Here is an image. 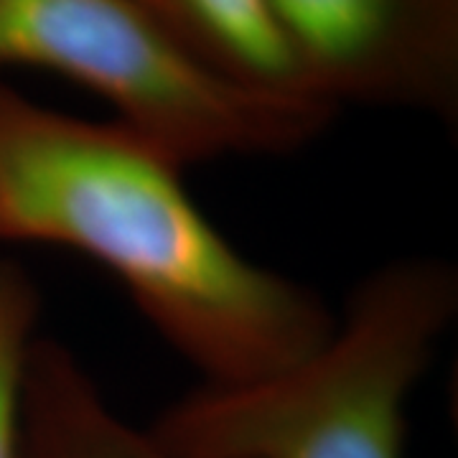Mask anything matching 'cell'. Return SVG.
<instances>
[{
  "label": "cell",
  "instance_id": "6da1fadb",
  "mask_svg": "<svg viewBox=\"0 0 458 458\" xmlns=\"http://www.w3.org/2000/svg\"><path fill=\"white\" fill-rule=\"evenodd\" d=\"M181 174L131 125L62 113L0 82V245L64 247L99 262L204 382L303 360L336 313L245 258Z\"/></svg>",
  "mask_w": 458,
  "mask_h": 458
},
{
  "label": "cell",
  "instance_id": "7a4b0ae2",
  "mask_svg": "<svg viewBox=\"0 0 458 458\" xmlns=\"http://www.w3.org/2000/svg\"><path fill=\"white\" fill-rule=\"evenodd\" d=\"M456 316L451 262H387L303 360L245 382H201L148 430L181 458H405L410 394Z\"/></svg>",
  "mask_w": 458,
  "mask_h": 458
},
{
  "label": "cell",
  "instance_id": "3957f363",
  "mask_svg": "<svg viewBox=\"0 0 458 458\" xmlns=\"http://www.w3.org/2000/svg\"><path fill=\"white\" fill-rule=\"evenodd\" d=\"M0 66L82 84L181 168L234 156H288L339 110L255 92L183 51L135 0H0Z\"/></svg>",
  "mask_w": 458,
  "mask_h": 458
},
{
  "label": "cell",
  "instance_id": "277c9868",
  "mask_svg": "<svg viewBox=\"0 0 458 458\" xmlns=\"http://www.w3.org/2000/svg\"><path fill=\"white\" fill-rule=\"evenodd\" d=\"M309 95L458 125V0H267Z\"/></svg>",
  "mask_w": 458,
  "mask_h": 458
},
{
  "label": "cell",
  "instance_id": "5b68a950",
  "mask_svg": "<svg viewBox=\"0 0 458 458\" xmlns=\"http://www.w3.org/2000/svg\"><path fill=\"white\" fill-rule=\"evenodd\" d=\"M21 458H181L107 403L82 360L36 339L26 372Z\"/></svg>",
  "mask_w": 458,
  "mask_h": 458
},
{
  "label": "cell",
  "instance_id": "8992f818",
  "mask_svg": "<svg viewBox=\"0 0 458 458\" xmlns=\"http://www.w3.org/2000/svg\"><path fill=\"white\" fill-rule=\"evenodd\" d=\"M135 3L214 74L255 92L313 99L267 0Z\"/></svg>",
  "mask_w": 458,
  "mask_h": 458
},
{
  "label": "cell",
  "instance_id": "52a82bcc",
  "mask_svg": "<svg viewBox=\"0 0 458 458\" xmlns=\"http://www.w3.org/2000/svg\"><path fill=\"white\" fill-rule=\"evenodd\" d=\"M41 318V291L13 258H0V458H21L23 394Z\"/></svg>",
  "mask_w": 458,
  "mask_h": 458
}]
</instances>
